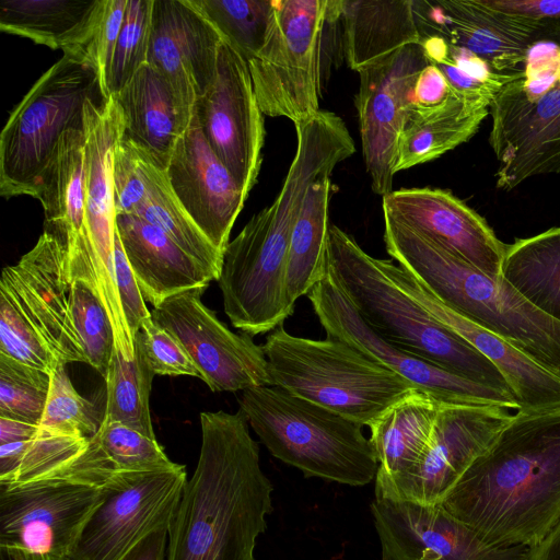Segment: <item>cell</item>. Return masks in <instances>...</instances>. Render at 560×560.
I'll list each match as a JSON object with an SVG mask.
<instances>
[{
    "label": "cell",
    "mask_w": 560,
    "mask_h": 560,
    "mask_svg": "<svg viewBox=\"0 0 560 560\" xmlns=\"http://www.w3.org/2000/svg\"><path fill=\"white\" fill-rule=\"evenodd\" d=\"M442 505L490 545L536 546L560 520V405L516 410Z\"/></svg>",
    "instance_id": "cell-1"
},
{
    "label": "cell",
    "mask_w": 560,
    "mask_h": 560,
    "mask_svg": "<svg viewBox=\"0 0 560 560\" xmlns=\"http://www.w3.org/2000/svg\"><path fill=\"white\" fill-rule=\"evenodd\" d=\"M201 447L168 530L166 560H255L272 485L241 410L201 412Z\"/></svg>",
    "instance_id": "cell-2"
},
{
    "label": "cell",
    "mask_w": 560,
    "mask_h": 560,
    "mask_svg": "<svg viewBox=\"0 0 560 560\" xmlns=\"http://www.w3.org/2000/svg\"><path fill=\"white\" fill-rule=\"evenodd\" d=\"M335 167L326 148L312 140L299 141L275 201L229 242L217 281L224 312L242 332L273 331L294 313L287 293L291 233L308 188Z\"/></svg>",
    "instance_id": "cell-3"
},
{
    "label": "cell",
    "mask_w": 560,
    "mask_h": 560,
    "mask_svg": "<svg viewBox=\"0 0 560 560\" xmlns=\"http://www.w3.org/2000/svg\"><path fill=\"white\" fill-rule=\"evenodd\" d=\"M387 254L438 299L560 375V322L432 238L384 214Z\"/></svg>",
    "instance_id": "cell-4"
},
{
    "label": "cell",
    "mask_w": 560,
    "mask_h": 560,
    "mask_svg": "<svg viewBox=\"0 0 560 560\" xmlns=\"http://www.w3.org/2000/svg\"><path fill=\"white\" fill-rule=\"evenodd\" d=\"M327 270L363 322L386 342L451 373L510 393L493 363L441 325L395 283L380 258L336 225L329 228Z\"/></svg>",
    "instance_id": "cell-5"
},
{
    "label": "cell",
    "mask_w": 560,
    "mask_h": 560,
    "mask_svg": "<svg viewBox=\"0 0 560 560\" xmlns=\"http://www.w3.org/2000/svg\"><path fill=\"white\" fill-rule=\"evenodd\" d=\"M238 404L271 455L305 477L353 487L375 479L378 462L362 424L277 386L245 389Z\"/></svg>",
    "instance_id": "cell-6"
},
{
    "label": "cell",
    "mask_w": 560,
    "mask_h": 560,
    "mask_svg": "<svg viewBox=\"0 0 560 560\" xmlns=\"http://www.w3.org/2000/svg\"><path fill=\"white\" fill-rule=\"evenodd\" d=\"M272 386L369 427L417 392L408 381L338 339L293 336L283 325L262 345Z\"/></svg>",
    "instance_id": "cell-7"
},
{
    "label": "cell",
    "mask_w": 560,
    "mask_h": 560,
    "mask_svg": "<svg viewBox=\"0 0 560 560\" xmlns=\"http://www.w3.org/2000/svg\"><path fill=\"white\" fill-rule=\"evenodd\" d=\"M489 107L498 188L560 173V24L529 48L520 77Z\"/></svg>",
    "instance_id": "cell-8"
},
{
    "label": "cell",
    "mask_w": 560,
    "mask_h": 560,
    "mask_svg": "<svg viewBox=\"0 0 560 560\" xmlns=\"http://www.w3.org/2000/svg\"><path fill=\"white\" fill-rule=\"evenodd\" d=\"M103 97L97 68L86 50L65 52L42 74L1 131V196L37 199L42 176L60 138L84 126L88 101Z\"/></svg>",
    "instance_id": "cell-9"
},
{
    "label": "cell",
    "mask_w": 560,
    "mask_h": 560,
    "mask_svg": "<svg viewBox=\"0 0 560 560\" xmlns=\"http://www.w3.org/2000/svg\"><path fill=\"white\" fill-rule=\"evenodd\" d=\"M341 0H275L262 48L247 61L260 110L294 125L319 110L320 59L327 23Z\"/></svg>",
    "instance_id": "cell-10"
},
{
    "label": "cell",
    "mask_w": 560,
    "mask_h": 560,
    "mask_svg": "<svg viewBox=\"0 0 560 560\" xmlns=\"http://www.w3.org/2000/svg\"><path fill=\"white\" fill-rule=\"evenodd\" d=\"M492 405L442 404L418 464L392 478H375V498L439 504L512 419Z\"/></svg>",
    "instance_id": "cell-11"
},
{
    "label": "cell",
    "mask_w": 560,
    "mask_h": 560,
    "mask_svg": "<svg viewBox=\"0 0 560 560\" xmlns=\"http://www.w3.org/2000/svg\"><path fill=\"white\" fill-rule=\"evenodd\" d=\"M307 298L327 338L343 341L395 372L419 392L442 404L492 405L518 410L510 393L451 373L386 342L363 322L328 270Z\"/></svg>",
    "instance_id": "cell-12"
},
{
    "label": "cell",
    "mask_w": 560,
    "mask_h": 560,
    "mask_svg": "<svg viewBox=\"0 0 560 560\" xmlns=\"http://www.w3.org/2000/svg\"><path fill=\"white\" fill-rule=\"evenodd\" d=\"M187 483L185 466L122 478L83 526L69 560H120L152 532L170 527Z\"/></svg>",
    "instance_id": "cell-13"
},
{
    "label": "cell",
    "mask_w": 560,
    "mask_h": 560,
    "mask_svg": "<svg viewBox=\"0 0 560 560\" xmlns=\"http://www.w3.org/2000/svg\"><path fill=\"white\" fill-rule=\"evenodd\" d=\"M207 287L183 291L151 311L152 319L184 346L212 392L272 386L262 346L231 331L201 301Z\"/></svg>",
    "instance_id": "cell-14"
},
{
    "label": "cell",
    "mask_w": 560,
    "mask_h": 560,
    "mask_svg": "<svg viewBox=\"0 0 560 560\" xmlns=\"http://www.w3.org/2000/svg\"><path fill=\"white\" fill-rule=\"evenodd\" d=\"M104 489L65 479L0 486V548L68 558Z\"/></svg>",
    "instance_id": "cell-15"
},
{
    "label": "cell",
    "mask_w": 560,
    "mask_h": 560,
    "mask_svg": "<svg viewBox=\"0 0 560 560\" xmlns=\"http://www.w3.org/2000/svg\"><path fill=\"white\" fill-rule=\"evenodd\" d=\"M195 114L207 142L248 196L261 166L264 114L247 62L224 39L215 80L197 100Z\"/></svg>",
    "instance_id": "cell-16"
},
{
    "label": "cell",
    "mask_w": 560,
    "mask_h": 560,
    "mask_svg": "<svg viewBox=\"0 0 560 560\" xmlns=\"http://www.w3.org/2000/svg\"><path fill=\"white\" fill-rule=\"evenodd\" d=\"M85 230L95 287L114 325L125 322L115 269L116 211L113 189L115 149L124 135L120 108L113 95L84 105Z\"/></svg>",
    "instance_id": "cell-17"
},
{
    "label": "cell",
    "mask_w": 560,
    "mask_h": 560,
    "mask_svg": "<svg viewBox=\"0 0 560 560\" xmlns=\"http://www.w3.org/2000/svg\"><path fill=\"white\" fill-rule=\"evenodd\" d=\"M371 512L381 560H529V548L488 544L442 503L375 498Z\"/></svg>",
    "instance_id": "cell-18"
},
{
    "label": "cell",
    "mask_w": 560,
    "mask_h": 560,
    "mask_svg": "<svg viewBox=\"0 0 560 560\" xmlns=\"http://www.w3.org/2000/svg\"><path fill=\"white\" fill-rule=\"evenodd\" d=\"M429 65L420 44L359 72L354 98L362 153L375 194L392 191L398 139L420 72Z\"/></svg>",
    "instance_id": "cell-19"
},
{
    "label": "cell",
    "mask_w": 560,
    "mask_h": 560,
    "mask_svg": "<svg viewBox=\"0 0 560 560\" xmlns=\"http://www.w3.org/2000/svg\"><path fill=\"white\" fill-rule=\"evenodd\" d=\"M0 285L13 294L60 364L85 363L70 310L68 248L60 238L44 231L15 265L3 268Z\"/></svg>",
    "instance_id": "cell-20"
},
{
    "label": "cell",
    "mask_w": 560,
    "mask_h": 560,
    "mask_svg": "<svg viewBox=\"0 0 560 560\" xmlns=\"http://www.w3.org/2000/svg\"><path fill=\"white\" fill-rule=\"evenodd\" d=\"M420 34L440 36L477 55L501 73L517 72L529 48L551 28L493 10L482 0H412Z\"/></svg>",
    "instance_id": "cell-21"
},
{
    "label": "cell",
    "mask_w": 560,
    "mask_h": 560,
    "mask_svg": "<svg viewBox=\"0 0 560 560\" xmlns=\"http://www.w3.org/2000/svg\"><path fill=\"white\" fill-rule=\"evenodd\" d=\"M176 198L223 255L248 196L207 142L194 109L165 170Z\"/></svg>",
    "instance_id": "cell-22"
},
{
    "label": "cell",
    "mask_w": 560,
    "mask_h": 560,
    "mask_svg": "<svg viewBox=\"0 0 560 560\" xmlns=\"http://www.w3.org/2000/svg\"><path fill=\"white\" fill-rule=\"evenodd\" d=\"M383 214L432 238L481 271L499 277L506 244L487 221L450 190L432 187L392 190Z\"/></svg>",
    "instance_id": "cell-23"
},
{
    "label": "cell",
    "mask_w": 560,
    "mask_h": 560,
    "mask_svg": "<svg viewBox=\"0 0 560 560\" xmlns=\"http://www.w3.org/2000/svg\"><path fill=\"white\" fill-rule=\"evenodd\" d=\"M385 272L441 325L487 358L503 376L518 410L560 405V375L509 341L438 299L390 259H381Z\"/></svg>",
    "instance_id": "cell-24"
},
{
    "label": "cell",
    "mask_w": 560,
    "mask_h": 560,
    "mask_svg": "<svg viewBox=\"0 0 560 560\" xmlns=\"http://www.w3.org/2000/svg\"><path fill=\"white\" fill-rule=\"evenodd\" d=\"M222 40L190 0H153L147 63L192 106L215 80Z\"/></svg>",
    "instance_id": "cell-25"
},
{
    "label": "cell",
    "mask_w": 560,
    "mask_h": 560,
    "mask_svg": "<svg viewBox=\"0 0 560 560\" xmlns=\"http://www.w3.org/2000/svg\"><path fill=\"white\" fill-rule=\"evenodd\" d=\"M113 96L121 112L124 138L165 171L177 141L192 119L195 106L149 63Z\"/></svg>",
    "instance_id": "cell-26"
},
{
    "label": "cell",
    "mask_w": 560,
    "mask_h": 560,
    "mask_svg": "<svg viewBox=\"0 0 560 560\" xmlns=\"http://www.w3.org/2000/svg\"><path fill=\"white\" fill-rule=\"evenodd\" d=\"M116 230L143 299L153 307L183 291L208 288L214 280L198 260L141 217L117 214Z\"/></svg>",
    "instance_id": "cell-27"
},
{
    "label": "cell",
    "mask_w": 560,
    "mask_h": 560,
    "mask_svg": "<svg viewBox=\"0 0 560 560\" xmlns=\"http://www.w3.org/2000/svg\"><path fill=\"white\" fill-rule=\"evenodd\" d=\"M155 438L117 422L102 423L85 450L57 477L105 489L118 480L139 474L177 468Z\"/></svg>",
    "instance_id": "cell-28"
},
{
    "label": "cell",
    "mask_w": 560,
    "mask_h": 560,
    "mask_svg": "<svg viewBox=\"0 0 560 560\" xmlns=\"http://www.w3.org/2000/svg\"><path fill=\"white\" fill-rule=\"evenodd\" d=\"M346 61L358 73L420 44L412 0H341Z\"/></svg>",
    "instance_id": "cell-29"
},
{
    "label": "cell",
    "mask_w": 560,
    "mask_h": 560,
    "mask_svg": "<svg viewBox=\"0 0 560 560\" xmlns=\"http://www.w3.org/2000/svg\"><path fill=\"white\" fill-rule=\"evenodd\" d=\"M105 0H4L0 30L65 52L86 50Z\"/></svg>",
    "instance_id": "cell-30"
},
{
    "label": "cell",
    "mask_w": 560,
    "mask_h": 560,
    "mask_svg": "<svg viewBox=\"0 0 560 560\" xmlns=\"http://www.w3.org/2000/svg\"><path fill=\"white\" fill-rule=\"evenodd\" d=\"M488 113L487 107L457 94L433 107L410 104L398 139L394 174L433 161L468 141Z\"/></svg>",
    "instance_id": "cell-31"
},
{
    "label": "cell",
    "mask_w": 560,
    "mask_h": 560,
    "mask_svg": "<svg viewBox=\"0 0 560 560\" xmlns=\"http://www.w3.org/2000/svg\"><path fill=\"white\" fill-rule=\"evenodd\" d=\"M85 130L72 128L60 138L42 176L37 200L45 214V232L67 247L85 229Z\"/></svg>",
    "instance_id": "cell-32"
},
{
    "label": "cell",
    "mask_w": 560,
    "mask_h": 560,
    "mask_svg": "<svg viewBox=\"0 0 560 560\" xmlns=\"http://www.w3.org/2000/svg\"><path fill=\"white\" fill-rule=\"evenodd\" d=\"M442 402L419 390L400 399L369 428L378 469L375 478H392L415 467L427 450Z\"/></svg>",
    "instance_id": "cell-33"
},
{
    "label": "cell",
    "mask_w": 560,
    "mask_h": 560,
    "mask_svg": "<svg viewBox=\"0 0 560 560\" xmlns=\"http://www.w3.org/2000/svg\"><path fill=\"white\" fill-rule=\"evenodd\" d=\"M330 175L308 188L295 220L289 245L287 293L289 302L307 295L327 273Z\"/></svg>",
    "instance_id": "cell-34"
},
{
    "label": "cell",
    "mask_w": 560,
    "mask_h": 560,
    "mask_svg": "<svg viewBox=\"0 0 560 560\" xmlns=\"http://www.w3.org/2000/svg\"><path fill=\"white\" fill-rule=\"evenodd\" d=\"M500 276L533 306L560 322V228L506 244Z\"/></svg>",
    "instance_id": "cell-35"
},
{
    "label": "cell",
    "mask_w": 560,
    "mask_h": 560,
    "mask_svg": "<svg viewBox=\"0 0 560 560\" xmlns=\"http://www.w3.org/2000/svg\"><path fill=\"white\" fill-rule=\"evenodd\" d=\"M136 147V145H135ZM137 148V147H136ZM147 195L135 213L164 232L218 280L223 255L197 226L173 192L165 171L137 148Z\"/></svg>",
    "instance_id": "cell-36"
},
{
    "label": "cell",
    "mask_w": 560,
    "mask_h": 560,
    "mask_svg": "<svg viewBox=\"0 0 560 560\" xmlns=\"http://www.w3.org/2000/svg\"><path fill=\"white\" fill-rule=\"evenodd\" d=\"M89 439L39 433L0 445V486L52 479L86 447Z\"/></svg>",
    "instance_id": "cell-37"
},
{
    "label": "cell",
    "mask_w": 560,
    "mask_h": 560,
    "mask_svg": "<svg viewBox=\"0 0 560 560\" xmlns=\"http://www.w3.org/2000/svg\"><path fill=\"white\" fill-rule=\"evenodd\" d=\"M420 44L429 62L444 74L451 89L478 106L488 108L501 89L521 74V70L498 72L477 55L453 46L440 36L425 37Z\"/></svg>",
    "instance_id": "cell-38"
},
{
    "label": "cell",
    "mask_w": 560,
    "mask_h": 560,
    "mask_svg": "<svg viewBox=\"0 0 560 560\" xmlns=\"http://www.w3.org/2000/svg\"><path fill=\"white\" fill-rule=\"evenodd\" d=\"M154 374L142 355L136 351L128 360L117 347L105 375V422L130 427L150 438H155L150 416L149 397Z\"/></svg>",
    "instance_id": "cell-39"
},
{
    "label": "cell",
    "mask_w": 560,
    "mask_h": 560,
    "mask_svg": "<svg viewBox=\"0 0 560 560\" xmlns=\"http://www.w3.org/2000/svg\"><path fill=\"white\" fill-rule=\"evenodd\" d=\"M247 62L262 48L275 0H190Z\"/></svg>",
    "instance_id": "cell-40"
},
{
    "label": "cell",
    "mask_w": 560,
    "mask_h": 560,
    "mask_svg": "<svg viewBox=\"0 0 560 560\" xmlns=\"http://www.w3.org/2000/svg\"><path fill=\"white\" fill-rule=\"evenodd\" d=\"M70 310L85 363L105 377L115 348L114 329L95 287L93 270L71 277Z\"/></svg>",
    "instance_id": "cell-41"
},
{
    "label": "cell",
    "mask_w": 560,
    "mask_h": 560,
    "mask_svg": "<svg viewBox=\"0 0 560 560\" xmlns=\"http://www.w3.org/2000/svg\"><path fill=\"white\" fill-rule=\"evenodd\" d=\"M51 374L0 353V417L39 425Z\"/></svg>",
    "instance_id": "cell-42"
},
{
    "label": "cell",
    "mask_w": 560,
    "mask_h": 560,
    "mask_svg": "<svg viewBox=\"0 0 560 560\" xmlns=\"http://www.w3.org/2000/svg\"><path fill=\"white\" fill-rule=\"evenodd\" d=\"M65 366L59 364L51 372L49 395L38 432L91 439L102 421H97L93 405L77 392Z\"/></svg>",
    "instance_id": "cell-43"
},
{
    "label": "cell",
    "mask_w": 560,
    "mask_h": 560,
    "mask_svg": "<svg viewBox=\"0 0 560 560\" xmlns=\"http://www.w3.org/2000/svg\"><path fill=\"white\" fill-rule=\"evenodd\" d=\"M153 0H127L125 18L114 51L106 95L120 92L147 63Z\"/></svg>",
    "instance_id": "cell-44"
},
{
    "label": "cell",
    "mask_w": 560,
    "mask_h": 560,
    "mask_svg": "<svg viewBox=\"0 0 560 560\" xmlns=\"http://www.w3.org/2000/svg\"><path fill=\"white\" fill-rule=\"evenodd\" d=\"M0 353L51 374L59 361L20 307L0 285Z\"/></svg>",
    "instance_id": "cell-45"
},
{
    "label": "cell",
    "mask_w": 560,
    "mask_h": 560,
    "mask_svg": "<svg viewBox=\"0 0 560 560\" xmlns=\"http://www.w3.org/2000/svg\"><path fill=\"white\" fill-rule=\"evenodd\" d=\"M135 348L154 375H189L201 380L180 341L152 317L141 324L135 336Z\"/></svg>",
    "instance_id": "cell-46"
},
{
    "label": "cell",
    "mask_w": 560,
    "mask_h": 560,
    "mask_svg": "<svg viewBox=\"0 0 560 560\" xmlns=\"http://www.w3.org/2000/svg\"><path fill=\"white\" fill-rule=\"evenodd\" d=\"M113 189L116 215L135 213L147 195L139 152L124 136L114 152Z\"/></svg>",
    "instance_id": "cell-47"
},
{
    "label": "cell",
    "mask_w": 560,
    "mask_h": 560,
    "mask_svg": "<svg viewBox=\"0 0 560 560\" xmlns=\"http://www.w3.org/2000/svg\"><path fill=\"white\" fill-rule=\"evenodd\" d=\"M127 0H105L102 18L86 52L97 68L105 97L114 51L122 26Z\"/></svg>",
    "instance_id": "cell-48"
},
{
    "label": "cell",
    "mask_w": 560,
    "mask_h": 560,
    "mask_svg": "<svg viewBox=\"0 0 560 560\" xmlns=\"http://www.w3.org/2000/svg\"><path fill=\"white\" fill-rule=\"evenodd\" d=\"M115 269L121 308L130 335L135 340L143 320L151 317V312L145 306V300L127 259L117 230L115 234Z\"/></svg>",
    "instance_id": "cell-49"
},
{
    "label": "cell",
    "mask_w": 560,
    "mask_h": 560,
    "mask_svg": "<svg viewBox=\"0 0 560 560\" xmlns=\"http://www.w3.org/2000/svg\"><path fill=\"white\" fill-rule=\"evenodd\" d=\"M487 7L528 24L551 28L560 24V0H482Z\"/></svg>",
    "instance_id": "cell-50"
},
{
    "label": "cell",
    "mask_w": 560,
    "mask_h": 560,
    "mask_svg": "<svg viewBox=\"0 0 560 560\" xmlns=\"http://www.w3.org/2000/svg\"><path fill=\"white\" fill-rule=\"evenodd\" d=\"M456 94L436 66L429 65L420 72L412 92L411 104L433 107Z\"/></svg>",
    "instance_id": "cell-51"
},
{
    "label": "cell",
    "mask_w": 560,
    "mask_h": 560,
    "mask_svg": "<svg viewBox=\"0 0 560 560\" xmlns=\"http://www.w3.org/2000/svg\"><path fill=\"white\" fill-rule=\"evenodd\" d=\"M168 530L166 526L152 532L120 560H166Z\"/></svg>",
    "instance_id": "cell-52"
},
{
    "label": "cell",
    "mask_w": 560,
    "mask_h": 560,
    "mask_svg": "<svg viewBox=\"0 0 560 560\" xmlns=\"http://www.w3.org/2000/svg\"><path fill=\"white\" fill-rule=\"evenodd\" d=\"M37 431L38 425L0 417V445L30 441Z\"/></svg>",
    "instance_id": "cell-53"
},
{
    "label": "cell",
    "mask_w": 560,
    "mask_h": 560,
    "mask_svg": "<svg viewBox=\"0 0 560 560\" xmlns=\"http://www.w3.org/2000/svg\"><path fill=\"white\" fill-rule=\"evenodd\" d=\"M529 560H560V520L536 546L529 548Z\"/></svg>",
    "instance_id": "cell-54"
},
{
    "label": "cell",
    "mask_w": 560,
    "mask_h": 560,
    "mask_svg": "<svg viewBox=\"0 0 560 560\" xmlns=\"http://www.w3.org/2000/svg\"><path fill=\"white\" fill-rule=\"evenodd\" d=\"M0 560H21V555L16 550L0 548Z\"/></svg>",
    "instance_id": "cell-55"
},
{
    "label": "cell",
    "mask_w": 560,
    "mask_h": 560,
    "mask_svg": "<svg viewBox=\"0 0 560 560\" xmlns=\"http://www.w3.org/2000/svg\"><path fill=\"white\" fill-rule=\"evenodd\" d=\"M18 551V550H16ZM21 555V560H69L68 558H57V557H45V556H33L26 555L19 551Z\"/></svg>",
    "instance_id": "cell-56"
}]
</instances>
